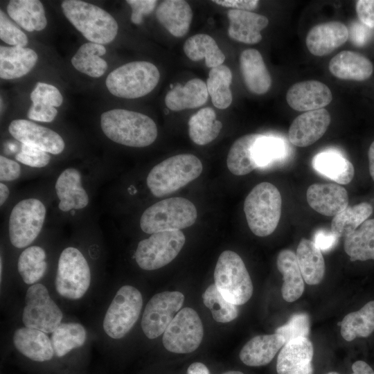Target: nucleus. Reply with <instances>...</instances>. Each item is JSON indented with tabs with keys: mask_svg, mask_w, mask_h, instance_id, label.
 I'll use <instances>...</instances> for the list:
<instances>
[{
	"mask_svg": "<svg viewBox=\"0 0 374 374\" xmlns=\"http://www.w3.org/2000/svg\"><path fill=\"white\" fill-rule=\"evenodd\" d=\"M100 126L105 135L112 141L134 148L151 145L158 134L157 125L151 118L123 109L103 113Z\"/></svg>",
	"mask_w": 374,
	"mask_h": 374,
	"instance_id": "obj_1",
	"label": "nucleus"
},
{
	"mask_svg": "<svg viewBox=\"0 0 374 374\" xmlns=\"http://www.w3.org/2000/svg\"><path fill=\"white\" fill-rule=\"evenodd\" d=\"M203 170L201 161L191 154L169 157L152 168L146 183L157 197L166 196L197 179Z\"/></svg>",
	"mask_w": 374,
	"mask_h": 374,
	"instance_id": "obj_2",
	"label": "nucleus"
},
{
	"mask_svg": "<svg viewBox=\"0 0 374 374\" xmlns=\"http://www.w3.org/2000/svg\"><path fill=\"white\" fill-rule=\"evenodd\" d=\"M62 9L68 20L90 42L103 45L115 39L118 24L103 8L82 1L65 0Z\"/></svg>",
	"mask_w": 374,
	"mask_h": 374,
	"instance_id": "obj_3",
	"label": "nucleus"
},
{
	"mask_svg": "<svg viewBox=\"0 0 374 374\" xmlns=\"http://www.w3.org/2000/svg\"><path fill=\"white\" fill-rule=\"evenodd\" d=\"M282 199L278 188L269 182L254 186L244 202V212L251 231L265 237L276 229L281 215Z\"/></svg>",
	"mask_w": 374,
	"mask_h": 374,
	"instance_id": "obj_4",
	"label": "nucleus"
},
{
	"mask_svg": "<svg viewBox=\"0 0 374 374\" xmlns=\"http://www.w3.org/2000/svg\"><path fill=\"white\" fill-rule=\"evenodd\" d=\"M197 217L195 206L184 197H171L159 201L141 215L140 227L148 234L177 231L194 224Z\"/></svg>",
	"mask_w": 374,
	"mask_h": 374,
	"instance_id": "obj_5",
	"label": "nucleus"
},
{
	"mask_svg": "<svg viewBox=\"0 0 374 374\" xmlns=\"http://www.w3.org/2000/svg\"><path fill=\"white\" fill-rule=\"evenodd\" d=\"M159 78V71L152 63L132 62L112 71L107 77L106 86L115 96L138 98L150 93L157 85Z\"/></svg>",
	"mask_w": 374,
	"mask_h": 374,
	"instance_id": "obj_6",
	"label": "nucleus"
},
{
	"mask_svg": "<svg viewBox=\"0 0 374 374\" xmlns=\"http://www.w3.org/2000/svg\"><path fill=\"white\" fill-rule=\"evenodd\" d=\"M214 284L230 302L238 305L247 303L252 296L253 285L241 257L226 250L219 256L214 271Z\"/></svg>",
	"mask_w": 374,
	"mask_h": 374,
	"instance_id": "obj_7",
	"label": "nucleus"
},
{
	"mask_svg": "<svg viewBox=\"0 0 374 374\" xmlns=\"http://www.w3.org/2000/svg\"><path fill=\"white\" fill-rule=\"evenodd\" d=\"M91 283V271L83 254L78 249H64L59 258L55 280L57 293L68 299H81Z\"/></svg>",
	"mask_w": 374,
	"mask_h": 374,
	"instance_id": "obj_8",
	"label": "nucleus"
},
{
	"mask_svg": "<svg viewBox=\"0 0 374 374\" xmlns=\"http://www.w3.org/2000/svg\"><path fill=\"white\" fill-rule=\"evenodd\" d=\"M143 306L141 293L134 287L124 285L116 292L104 317L103 326L113 339H121L137 321Z\"/></svg>",
	"mask_w": 374,
	"mask_h": 374,
	"instance_id": "obj_9",
	"label": "nucleus"
},
{
	"mask_svg": "<svg viewBox=\"0 0 374 374\" xmlns=\"http://www.w3.org/2000/svg\"><path fill=\"white\" fill-rule=\"evenodd\" d=\"M186 242L181 230L161 231L140 241L135 260L144 270H154L169 264L179 254Z\"/></svg>",
	"mask_w": 374,
	"mask_h": 374,
	"instance_id": "obj_10",
	"label": "nucleus"
},
{
	"mask_svg": "<svg viewBox=\"0 0 374 374\" xmlns=\"http://www.w3.org/2000/svg\"><path fill=\"white\" fill-rule=\"evenodd\" d=\"M46 214L44 204L36 198L19 202L12 209L8 220L11 244L19 249L30 245L41 232Z\"/></svg>",
	"mask_w": 374,
	"mask_h": 374,
	"instance_id": "obj_11",
	"label": "nucleus"
},
{
	"mask_svg": "<svg viewBox=\"0 0 374 374\" xmlns=\"http://www.w3.org/2000/svg\"><path fill=\"white\" fill-rule=\"evenodd\" d=\"M25 303L22 316L25 327L51 333L60 325L62 312L44 285H32L26 293Z\"/></svg>",
	"mask_w": 374,
	"mask_h": 374,
	"instance_id": "obj_12",
	"label": "nucleus"
},
{
	"mask_svg": "<svg viewBox=\"0 0 374 374\" xmlns=\"http://www.w3.org/2000/svg\"><path fill=\"white\" fill-rule=\"evenodd\" d=\"M204 328L197 312L190 308L181 309L168 325L163 335L166 350L175 353H189L200 345Z\"/></svg>",
	"mask_w": 374,
	"mask_h": 374,
	"instance_id": "obj_13",
	"label": "nucleus"
},
{
	"mask_svg": "<svg viewBox=\"0 0 374 374\" xmlns=\"http://www.w3.org/2000/svg\"><path fill=\"white\" fill-rule=\"evenodd\" d=\"M184 301L181 292H163L156 294L147 303L143 314L141 328L149 339L161 335L181 310Z\"/></svg>",
	"mask_w": 374,
	"mask_h": 374,
	"instance_id": "obj_14",
	"label": "nucleus"
},
{
	"mask_svg": "<svg viewBox=\"0 0 374 374\" xmlns=\"http://www.w3.org/2000/svg\"><path fill=\"white\" fill-rule=\"evenodd\" d=\"M8 131L21 143L37 147L48 153L58 154L65 148L63 139L56 132L28 120L12 121Z\"/></svg>",
	"mask_w": 374,
	"mask_h": 374,
	"instance_id": "obj_15",
	"label": "nucleus"
},
{
	"mask_svg": "<svg viewBox=\"0 0 374 374\" xmlns=\"http://www.w3.org/2000/svg\"><path fill=\"white\" fill-rule=\"evenodd\" d=\"M330 121V114L324 108L305 112L292 121L288 139L296 146H309L323 136Z\"/></svg>",
	"mask_w": 374,
	"mask_h": 374,
	"instance_id": "obj_16",
	"label": "nucleus"
},
{
	"mask_svg": "<svg viewBox=\"0 0 374 374\" xmlns=\"http://www.w3.org/2000/svg\"><path fill=\"white\" fill-rule=\"evenodd\" d=\"M313 354V345L307 337L288 341L278 354L277 374H312Z\"/></svg>",
	"mask_w": 374,
	"mask_h": 374,
	"instance_id": "obj_17",
	"label": "nucleus"
},
{
	"mask_svg": "<svg viewBox=\"0 0 374 374\" xmlns=\"http://www.w3.org/2000/svg\"><path fill=\"white\" fill-rule=\"evenodd\" d=\"M332 100L329 87L317 80L302 81L292 85L286 93L287 104L298 112L323 109Z\"/></svg>",
	"mask_w": 374,
	"mask_h": 374,
	"instance_id": "obj_18",
	"label": "nucleus"
},
{
	"mask_svg": "<svg viewBox=\"0 0 374 374\" xmlns=\"http://www.w3.org/2000/svg\"><path fill=\"white\" fill-rule=\"evenodd\" d=\"M348 36V29L345 24L331 21L313 26L306 36L305 44L312 55L324 56L345 44Z\"/></svg>",
	"mask_w": 374,
	"mask_h": 374,
	"instance_id": "obj_19",
	"label": "nucleus"
},
{
	"mask_svg": "<svg viewBox=\"0 0 374 374\" xmlns=\"http://www.w3.org/2000/svg\"><path fill=\"white\" fill-rule=\"evenodd\" d=\"M306 197L312 208L326 216H335L348 206L347 190L337 184H312Z\"/></svg>",
	"mask_w": 374,
	"mask_h": 374,
	"instance_id": "obj_20",
	"label": "nucleus"
},
{
	"mask_svg": "<svg viewBox=\"0 0 374 374\" xmlns=\"http://www.w3.org/2000/svg\"><path fill=\"white\" fill-rule=\"evenodd\" d=\"M55 189L59 199L58 208L62 211L82 209L89 204V195L82 185L81 173L75 168L64 170L57 179Z\"/></svg>",
	"mask_w": 374,
	"mask_h": 374,
	"instance_id": "obj_21",
	"label": "nucleus"
},
{
	"mask_svg": "<svg viewBox=\"0 0 374 374\" xmlns=\"http://www.w3.org/2000/svg\"><path fill=\"white\" fill-rule=\"evenodd\" d=\"M229 35L233 39L244 44H257L262 39L260 31L269 24L268 19L251 11L231 9Z\"/></svg>",
	"mask_w": 374,
	"mask_h": 374,
	"instance_id": "obj_22",
	"label": "nucleus"
},
{
	"mask_svg": "<svg viewBox=\"0 0 374 374\" xmlns=\"http://www.w3.org/2000/svg\"><path fill=\"white\" fill-rule=\"evenodd\" d=\"M12 339L17 350L34 362H48L55 355L51 340L42 331L20 328L15 331Z\"/></svg>",
	"mask_w": 374,
	"mask_h": 374,
	"instance_id": "obj_23",
	"label": "nucleus"
},
{
	"mask_svg": "<svg viewBox=\"0 0 374 374\" xmlns=\"http://www.w3.org/2000/svg\"><path fill=\"white\" fill-rule=\"evenodd\" d=\"M240 71L249 91L264 94L270 89L271 78L260 53L255 48L243 51L240 56Z\"/></svg>",
	"mask_w": 374,
	"mask_h": 374,
	"instance_id": "obj_24",
	"label": "nucleus"
},
{
	"mask_svg": "<svg viewBox=\"0 0 374 374\" xmlns=\"http://www.w3.org/2000/svg\"><path fill=\"white\" fill-rule=\"evenodd\" d=\"M329 70L339 79L363 81L371 76L373 66L364 55L351 51H343L330 60Z\"/></svg>",
	"mask_w": 374,
	"mask_h": 374,
	"instance_id": "obj_25",
	"label": "nucleus"
},
{
	"mask_svg": "<svg viewBox=\"0 0 374 374\" xmlns=\"http://www.w3.org/2000/svg\"><path fill=\"white\" fill-rule=\"evenodd\" d=\"M285 344L278 334L258 335L251 339L241 349L240 359L249 366H260L269 364Z\"/></svg>",
	"mask_w": 374,
	"mask_h": 374,
	"instance_id": "obj_26",
	"label": "nucleus"
},
{
	"mask_svg": "<svg viewBox=\"0 0 374 374\" xmlns=\"http://www.w3.org/2000/svg\"><path fill=\"white\" fill-rule=\"evenodd\" d=\"M30 100L33 103L30 107L27 116L28 118L49 123L53 121L57 114L55 107H60L63 98L55 86L37 82L30 93Z\"/></svg>",
	"mask_w": 374,
	"mask_h": 374,
	"instance_id": "obj_27",
	"label": "nucleus"
},
{
	"mask_svg": "<svg viewBox=\"0 0 374 374\" xmlns=\"http://www.w3.org/2000/svg\"><path fill=\"white\" fill-rule=\"evenodd\" d=\"M37 53L21 46L0 47V77L11 80L26 75L37 62Z\"/></svg>",
	"mask_w": 374,
	"mask_h": 374,
	"instance_id": "obj_28",
	"label": "nucleus"
},
{
	"mask_svg": "<svg viewBox=\"0 0 374 374\" xmlns=\"http://www.w3.org/2000/svg\"><path fill=\"white\" fill-rule=\"evenodd\" d=\"M159 23L173 36L181 37L188 31L193 19L190 5L183 0H166L157 8Z\"/></svg>",
	"mask_w": 374,
	"mask_h": 374,
	"instance_id": "obj_29",
	"label": "nucleus"
},
{
	"mask_svg": "<svg viewBox=\"0 0 374 374\" xmlns=\"http://www.w3.org/2000/svg\"><path fill=\"white\" fill-rule=\"evenodd\" d=\"M206 84L202 80L194 78L185 85L177 84L166 96L165 103L172 111H181L202 106L208 100Z\"/></svg>",
	"mask_w": 374,
	"mask_h": 374,
	"instance_id": "obj_30",
	"label": "nucleus"
},
{
	"mask_svg": "<svg viewBox=\"0 0 374 374\" xmlns=\"http://www.w3.org/2000/svg\"><path fill=\"white\" fill-rule=\"evenodd\" d=\"M276 264L278 271L283 274L282 296L287 302L295 301L304 292V280L296 253L290 249L280 251Z\"/></svg>",
	"mask_w": 374,
	"mask_h": 374,
	"instance_id": "obj_31",
	"label": "nucleus"
},
{
	"mask_svg": "<svg viewBox=\"0 0 374 374\" xmlns=\"http://www.w3.org/2000/svg\"><path fill=\"white\" fill-rule=\"evenodd\" d=\"M312 166L317 172L339 184H349L355 174L352 163L335 150L316 154L312 159Z\"/></svg>",
	"mask_w": 374,
	"mask_h": 374,
	"instance_id": "obj_32",
	"label": "nucleus"
},
{
	"mask_svg": "<svg viewBox=\"0 0 374 374\" xmlns=\"http://www.w3.org/2000/svg\"><path fill=\"white\" fill-rule=\"evenodd\" d=\"M296 256L305 282L310 285L320 283L325 274V262L321 251L314 242L302 238Z\"/></svg>",
	"mask_w": 374,
	"mask_h": 374,
	"instance_id": "obj_33",
	"label": "nucleus"
},
{
	"mask_svg": "<svg viewBox=\"0 0 374 374\" xmlns=\"http://www.w3.org/2000/svg\"><path fill=\"white\" fill-rule=\"evenodd\" d=\"M8 15L27 31L42 30L47 24L44 6L38 0H11L7 6Z\"/></svg>",
	"mask_w": 374,
	"mask_h": 374,
	"instance_id": "obj_34",
	"label": "nucleus"
},
{
	"mask_svg": "<svg viewBox=\"0 0 374 374\" xmlns=\"http://www.w3.org/2000/svg\"><path fill=\"white\" fill-rule=\"evenodd\" d=\"M261 136L249 134L238 139L231 145L226 159L229 171L235 175H245L258 168L253 154V146Z\"/></svg>",
	"mask_w": 374,
	"mask_h": 374,
	"instance_id": "obj_35",
	"label": "nucleus"
},
{
	"mask_svg": "<svg viewBox=\"0 0 374 374\" xmlns=\"http://www.w3.org/2000/svg\"><path fill=\"white\" fill-rule=\"evenodd\" d=\"M344 247L350 261L374 260V219L366 220L346 237Z\"/></svg>",
	"mask_w": 374,
	"mask_h": 374,
	"instance_id": "obj_36",
	"label": "nucleus"
},
{
	"mask_svg": "<svg viewBox=\"0 0 374 374\" xmlns=\"http://www.w3.org/2000/svg\"><path fill=\"white\" fill-rule=\"evenodd\" d=\"M184 51L193 61L205 60L207 67L215 68L224 62L225 55L215 39L208 35L197 34L189 37L184 43Z\"/></svg>",
	"mask_w": 374,
	"mask_h": 374,
	"instance_id": "obj_37",
	"label": "nucleus"
},
{
	"mask_svg": "<svg viewBox=\"0 0 374 374\" xmlns=\"http://www.w3.org/2000/svg\"><path fill=\"white\" fill-rule=\"evenodd\" d=\"M222 127L221 121L211 107H204L193 115L188 121L190 139L199 145H206L217 138Z\"/></svg>",
	"mask_w": 374,
	"mask_h": 374,
	"instance_id": "obj_38",
	"label": "nucleus"
},
{
	"mask_svg": "<svg viewBox=\"0 0 374 374\" xmlns=\"http://www.w3.org/2000/svg\"><path fill=\"white\" fill-rule=\"evenodd\" d=\"M105 53L106 48L103 45L89 42L78 48L71 62L78 71L92 78H98L107 69V62L100 57Z\"/></svg>",
	"mask_w": 374,
	"mask_h": 374,
	"instance_id": "obj_39",
	"label": "nucleus"
},
{
	"mask_svg": "<svg viewBox=\"0 0 374 374\" xmlns=\"http://www.w3.org/2000/svg\"><path fill=\"white\" fill-rule=\"evenodd\" d=\"M374 332V301L346 314L341 322V335L347 341L367 337Z\"/></svg>",
	"mask_w": 374,
	"mask_h": 374,
	"instance_id": "obj_40",
	"label": "nucleus"
},
{
	"mask_svg": "<svg viewBox=\"0 0 374 374\" xmlns=\"http://www.w3.org/2000/svg\"><path fill=\"white\" fill-rule=\"evenodd\" d=\"M373 213L372 206L362 202L355 206H348L333 217L331 231L338 238L347 237L353 233Z\"/></svg>",
	"mask_w": 374,
	"mask_h": 374,
	"instance_id": "obj_41",
	"label": "nucleus"
},
{
	"mask_svg": "<svg viewBox=\"0 0 374 374\" xmlns=\"http://www.w3.org/2000/svg\"><path fill=\"white\" fill-rule=\"evenodd\" d=\"M232 73L226 65H220L211 69L206 80L208 95L213 105L221 109L227 108L232 102V93L230 85Z\"/></svg>",
	"mask_w": 374,
	"mask_h": 374,
	"instance_id": "obj_42",
	"label": "nucleus"
},
{
	"mask_svg": "<svg viewBox=\"0 0 374 374\" xmlns=\"http://www.w3.org/2000/svg\"><path fill=\"white\" fill-rule=\"evenodd\" d=\"M87 339V331L78 323H61L53 332L51 342L55 355L62 357L74 348L81 347Z\"/></svg>",
	"mask_w": 374,
	"mask_h": 374,
	"instance_id": "obj_43",
	"label": "nucleus"
},
{
	"mask_svg": "<svg viewBox=\"0 0 374 374\" xmlns=\"http://www.w3.org/2000/svg\"><path fill=\"white\" fill-rule=\"evenodd\" d=\"M46 252L39 246L25 249L18 258L17 269L24 282L34 285L44 275L47 269Z\"/></svg>",
	"mask_w": 374,
	"mask_h": 374,
	"instance_id": "obj_44",
	"label": "nucleus"
},
{
	"mask_svg": "<svg viewBox=\"0 0 374 374\" xmlns=\"http://www.w3.org/2000/svg\"><path fill=\"white\" fill-rule=\"evenodd\" d=\"M204 304L208 308L213 319L219 323H228L238 314L236 305L229 301L217 290L215 284L209 285L202 295Z\"/></svg>",
	"mask_w": 374,
	"mask_h": 374,
	"instance_id": "obj_45",
	"label": "nucleus"
},
{
	"mask_svg": "<svg viewBox=\"0 0 374 374\" xmlns=\"http://www.w3.org/2000/svg\"><path fill=\"white\" fill-rule=\"evenodd\" d=\"M285 152L282 140L261 134L254 144L253 154L258 168H263L280 159Z\"/></svg>",
	"mask_w": 374,
	"mask_h": 374,
	"instance_id": "obj_46",
	"label": "nucleus"
},
{
	"mask_svg": "<svg viewBox=\"0 0 374 374\" xmlns=\"http://www.w3.org/2000/svg\"><path fill=\"white\" fill-rule=\"evenodd\" d=\"M310 332V319L306 313L294 314L284 325L276 328L275 333L280 335L285 344L299 337H307Z\"/></svg>",
	"mask_w": 374,
	"mask_h": 374,
	"instance_id": "obj_47",
	"label": "nucleus"
},
{
	"mask_svg": "<svg viewBox=\"0 0 374 374\" xmlns=\"http://www.w3.org/2000/svg\"><path fill=\"white\" fill-rule=\"evenodd\" d=\"M0 38L13 46L24 47L28 44L26 35L8 19L2 10H0Z\"/></svg>",
	"mask_w": 374,
	"mask_h": 374,
	"instance_id": "obj_48",
	"label": "nucleus"
},
{
	"mask_svg": "<svg viewBox=\"0 0 374 374\" xmlns=\"http://www.w3.org/2000/svg\"><path fill=\"white\" fill-rule=\"evenodd\" d=\"M15 159L26 166L40 168L49 163L51 156L40 148L22 143L20 151L15 155Z\"/></svg>",
	"mask_w": 374,
	"mask_h": 374,
	"instance_id": "obj_49",
	"label": "nucleus"
},
{
	"mask_svg": "<svg viewBox=\"0 0 374 374\" xmlns=\"http://www.w3.org/2000/svg\"><path fill=\"white\" fill-rule=\"evenodd\" d=\"M126 2L132 8V22L135 24H139L143 21V16L150 14L154 10L157 1L127 0Z\"/></svg>",
	"mask_w": 374,
	"mask_h": 374,
	"instance_id": "obj_50",
	"label": "nucleus"
},
{
	"mask_svg": "<svg viewBox=\"0 0 374 374\" xmlns=\"http://www.w3.org/2000/svg\"><path fill=\"white\" fill-rule=\"evenodd\" d=\"M357 17L362 24L374 28V0H358L355 3Z\"/></svg>",
	"mask_w": 374,
	"mask_h": 374,
	"instance_id": "obj_51",
	"label": "nucleus"
},
{
	"mask_svg": "<svg viewBox=\"0 0 374 374\" xmlns=\"http://www.w3.org/2000/svg\"><path fill=\"white\" fill-rule=\"evenodd\" d=\"M21 175L20 165L4 156L0 157V180L11 181L17 179Z\"/></svg>",
	"mask_w": 374,
	"mask_h": 374,
	"instance_id": "obj_52",
	"label": "nucleus"
},
{
	"mask_svg": "<svg viewBox=\"0 0 374 374\" xmlns=\"http://www.w3.org/2000/svg\"><path fill=\"white\" fill-rule=\"evenodd\" d=\"M338 239L331 231L319 229L315 232L313 242L321 251H328L335 247Z\"/></svg>",
	"mask_w": 374,
	"mask_h": 374,
	"instance_id": "obj_53",
	"label": "nucleus"
},
{
	"mask_svg": "<svg viewBox=\"0 0 374 374\" xmlns=\"http://www.w3.org/2000/svg\"><path fill=\"white\" fill-rule=\"evenodd\" d=\"M213 2L224 7L247 11L255 9L258 3L256 0H214Z\"/></svg>",
	"mask_w": 374,
	"mask_h": 374,
	"instance_id": "obj_54",
	"label": "nucleus"
},
{
	"mask_svg": "<svg viewBox=\"0 0 374 374\" xmlns=\"http://www.w3.org/2000/svg\"><path fill=\"white\" fill-rule=\"evenodd\" d=\"M352 374H374L373 368L365 362L356 361L352 365Z\"/></svg>",
	"mask_w": 374,
	"mask_h": 374,
	"instance_id": "obj_55",
	"label": "nucleus"
},
{
	"mask_svg": "<svg viewBox=\"0 0 374 374\" xmlns=\"http://www.w3.org/2000/svg\"><path fill=\"white\" fill-rule=\"evenodd\" d=\"M187 374H210V372L205 364L201 362H194L188 368Z\"/></svg>",
	"mask_w": 374,
	"mask_h": 374,
	"instance_id": "obj_56",
	"label": "nucleus"
},
{
	"mask_svg": "<svg viewBox=\"0 0 374 374\" xmlns=\"http://www.w3.org/2000/svg\"><path fill=\"white\" fill-rule=\"evenodd\" d=\"M369 172L374 181V141L371 144L368 152Z\"/></svg>",
	"mask_w": 374,
	"mask_h": 374,
	"instance_id": "obj_57",
	"label": "nucleus"
},
{
	"mask_svg": "<svg viewBox=\"0 0 374 374\" xmlns=\"http://www.w3.org/2000/svg\"><path fill=\"white\" fill-rule=\"evenodd\" d=\"M9 195V189L3 182L0 183V205L2 206Z\"/></svg>",
	"mask_w": 374,
	"mask_h": 374,
	"instance_id": "obj_58",
	"label": "nucleus"
},
{
	"mask_svg": "<svg viewBox=\"0 0 374 374\" xmlns=\"http://www.w3.org/2000/svg\"><path fill=\"white\" fill-rule=\"evenodd\" d=\"M222 374H244V373L238 371H229Z\"/></svg>",
	"mask_w": 374,
	"mask_h": 374,
	"instance_id": "obj_59",
	"label": "nucleus"
},
{
	"mask_svg": "<svg viewBox=\"0 0 374 374\" xmlns=\"http://www.w3.org/2000/svg\"><path fill=\"white\" fill-rule=\"evenodd\" d=\"M0 273H1V274H2V259L1 258V262H0Z\"/></svg>",
	"mask_w": 374,
	"mask_h": 374,
	"instance_id": "obj_60",
	"label": "nucleus"
},
{
	"mask_svg": "<svg viewBox=\"0 0 374 374\" xmlns=\"http://www.w3.org/2000/svg\"><path fill=\"white\" fill-rule=\"evenodd\" d=\"M327 374H339V373L337 372L332 371V372L328 373Z\"/></svg>",
	"mask_w": 374,
	"mask_h": 374,
	"instance_id": "obj_61",
	"label": "nucleus"
}]
</instances>
